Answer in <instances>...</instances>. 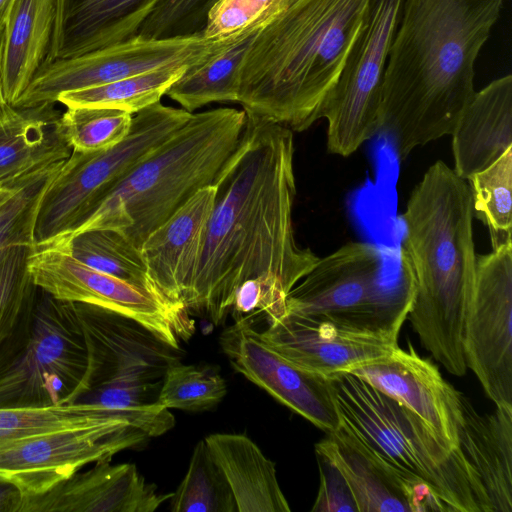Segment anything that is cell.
I'll use <instances>...</instances> for the list:
<instances>
[{
    "mask_svg": "<svg viewBox=\"0 0 512 512\" xmlns=\"http://www.w3.org/2000/svg\"><path fill=\"white\" fill-rule=\"evenodd\" d=\"M261 29L243 31L215 54L188 66L165 95L190 113L210 103L237 102L241 63Z\"/></svg>",
    "mask_w": 512,
    "mask_h": 512,
    "instance_id": "obj_28",
    "label": "cell"
},
{
    "mask_svg": "<svg viewBox=\"0 0 512 512\" xmlns=\"http://www.w3.org/2000/svg\"><path fill=\"white\" fill-rule=\"evenodd\" d=\"M294 137L290 129L246 114L237 148L214 186V206L184 307L216 326L236 290L259 281L286 300L320 259L295 239Z\"/></svg>",
    "mask_w": 512,
    "mask_h": 512,
    "instance_id": "obj_1",
    "label": "cell"
},
{
    "mask_svg": "<svg viewBox=\"0 0 512 512\" xmlns=\"http://www.w3.org/2000/svg\"><path fill=\"white\" fill-rule=\"evenodd\" d=\"M473 205L467 180L442 160L412 190L401 216L400 254L415 294L408 314L423 347L451 374L463 376V317L476 269Z\"/></svg>",
    "mask_w": 512,
    "mask_h": 512,
    "instance_id": "obj_3",
    "label": "cell"
},
{
    "mask_svg": "<svg viewBox=\"0 0 512 512\" xmlns=\"http://www.w3.org/2000/svg\"><path fill=\"white\" fill-rule=\"evenodd\" d=\"M320 484L311 509L313 512H358L353 494L339 470L317 456Z\"/></svg>",
    "mask_w": 512,
    "mask_h": 512,
    "instance_id": "obj_41",
    "label": "cell"
},
{
    "mask_svg": "<svg viewBox=\"0 0 512 512\" xmlns=\"http://www.w3.org/2000/svg\"><path fill=\"white\" fill-rule=\"evenodd\" d=\"M291 0H216L210 7L202 35L216 40L263 28L279 17Z\"/></svg>",
    "mask_w": 512,
    "mask_h": 512,
    "instance_id": "obj_39",
    "label": "cell"
},
{
    "mask_svg": "<svg viewBox=\"0 0 512 512\" xmlns=\"http://www.w3.org/2000/svg\"><path fill=\"white\" fill-rule=\"evenodd\" d=\"M216 0H158L139 29L145 38L202 35L207 13Z\"/></svg>",
    "mask_w": 512,
    "mask_h": 512,
    "instance_id": "obj_40",
    "label": "cell"
},
{
    "mask_svg": "<svg viewBox=\"0 0 512 512\" xmlns=\"http://www.w3.org/2000/svg\"><path fill=\"white\" fill-rule=\"evenodd\" d=\"M192 114L159 101L133 114L129 134L117 145L96 152L72 150L41 200L34 245L76 230L112 189Z\"/></svg>",
    "mask_w": 512,
    "mask_h": 512,
    "instance_id": "obj_9",
    "label": "cell"
},
{
    "mask_svg": "<svg viewBox=\"0 0 512 512\" xmlns=\"http://www.w3.org/2000/svg\"><path fill=\"white\" fill-rule=\"evenodd\" d=\"M59 119L54 103H43L14 108L0 120V186L70 156Z\"/></svg>",
    "mask_w": 512,
    "mask_h": 512,
    "instance_id": "obj_27",
    "label": "cell"
},
{
    "mask_svg": "<svg viewBox=\"0 0 512 512\" xmlns=\"http://www.w3.org/2000/svg\"><path fill=\"white\" fill-rule=\"evenodd\" d=\"M55 240L61 241L71 256L86 266L161 293L149 276L140 249L119 232L94 229Z\"/></svg>",
    "mask_w": 512,
    "mask_h": 512,
    "instance_id": "obj_30",
    "label": "cell"
},
{
    "mask_svg": "<svg viewBox=\"0 0 512 512\" xmlns=\"http://www.w3.org/2000/svg\"><path fill=\"white\" fill-rule=\"evenodd\" d=\"M245 124L243 109L216 108L193 113L66 236L110 229L140 249L147 236L197 191L214 185L237 148Z\"/></svg>",
    "mask_w": 512,
    "mask_h": 512,
    "instance_id": "obj_5",
    "label": "cell"
},
{
    "mask_svg": "<svg viewBox=\"0 0 512 512\" xmlns=\"http://www.w3.org/2000/svg\"><path fill=\"white\" fill-rule=\"evenodd\" d=\"M173 512H236L231 488L204 439L193 449L187 472L170 497Z\"/></svg>",
    "mask_w": 512,
    "mask_h": 512,
    "instance_id": "obj_34",
    "label": "cell"
},
{
    "mask_svg": "<svg viewBox=\"0 0 512 512\" xmlns=\"http://www.w3.org/2000/svg\"><path fill=\"white\" fill-rule=\"evenodd\" d=\"M11 0H0V28L4 25L5 16Z\"/></svg>",
    "mask_w": 512,
    "mask_h": 512,
    "instance_id": "obj_44",
    "label": "cell"
},
{
    "mask_svg": "<svg viewBox=\"0 0 512 512\" xmlns=\"http://www.w3.org/2000/svg\"><path fill=\"white\" fill-rule=\"evenodd\" d=\"M215 195L214 185L197 191L152 231L140 248L157 289L169 300L183 306L200 261Z\"/></svg>",
    "mask_w": 512,
    "mask_h": 512,
    "instance_id": "obj_21",
    "label": "cell"
},
{
    "mask_svg": "<svg viewBox=\"0 0 512 512\" xmlns=\"http://www.w3.org/2000/svg\"><path fill=\"white\" fill-rule=\"evenodd\" d=\"M96 462L49 491L25 497L22 512H154L172 493L146 482L135 464Z\"/></svg>",
    "mask_w": 512,
    "mask_h": 512,
    "instance_id": "obj_20",
    "label": "cell"
},
{
    "mask_svg": "<svg viewBox=\"0 0 512 512\" xmlns=\"http://www.w3.org/2000/svg\"><path fill=\"white\" fill-rule=\"evenodd\" d=\"M34 243L13 246L0 260V346L33 302L37 286L28 269Z\"/></svg>",
    "mask_w": 512,
    "mask_h": 512,
    "instance_id": "obj_38",
    "label": "cell"
},
{
    "mask_svg": "<svg viewBox=\"0 0 512 512\" xmlns=\"http://www.w3.org/2000/svg\"><path fill=\"white\" fill-rule=\"evenodd\" d=\"M188 66L170 65L111 83L63 92L57 102L68 107H103L131 114L159 102Z\"/></svg>",
    "mask_w": 512,
    "mask_h": 512,
    "instance_id": "obj_32",
    "label": "cell"
},
{
    "mask_svg": "<svg viewBox=\"0 0 512 512\" xmlns=\"http://www.w3.org/2000/svg\"><path fill=\"white\" fill-rule=\"evenodd\" d=\"M226 393L225 380L213 369L176 359L165 370L157 403L167 409L205 411L217 406Z\"/></svg>",
    "mask_w": 512,
    "mask_h": 512,
    "instance_id": "obj_35",
    "label": "cell"
},
{
    "mask_svg": "<svg viewBox=\"0 0 512 512\" xmlns=\"http://www.w3.org/2000/svg\"><path fill=\"white\" fill-rule=\"evenodd\" d=\"M505 0H403L384 70L378 134L399 160L451 135Z\"/></svg>",
    "mask_w": 512,
    "mask_h": 512,
    "instance_id": "obj_2",
    "label": "cell"
},
{
    "mask_svg": "<svg viewBox=\"0 0 512 512\" xmlns=\"http://www.w3.org/2000/svg\"><path fill=\"white\" fill-rule=\"evenodd\" d=\"M149 437L129 420L109 415L81 426L63 428L0 449V477L17 485L25 497L38 496L89 463L111 460Z\"/></svg>",
    "mask_w": 512,
    "mask_h": 512,
    "instance_id": "obj_14",
    "label": "cell"
},
{
    "mask_svg": "<svg viewBox=\"0 0 512 512\" xmlns=\"http://www.w3.org/2000/svg\"><path fill=\"white\" fill-rule=\"evenodd\" d=\"M473 215L488 228L492 250L512 244V147L467 179Z\"/></svg>",
    "mask_w": 512,
    "mask_h": 512,
    "instance_id": "obj_33",
    "label": "cell"
},
{
    "mask_svg": "<svg viewBox=\"0 0 512 512\" xmlns=\"http://www.w3.org/2000/svg\"><path fill=\"white\" fill-rule=\"evenodd\" d=\"M512 244L477 255L462 331L467 368L495 406H512Z\"/></svg>",
    "mask_w": 512,
    "mask_h": 512,
    "instance_id": "obj_13",
    "label": "cell"
},
{
    "mask_svg": "<svg viewBox=\"0 0 512 512\" xmlns=\"http://www.w3.org/2000/svg\"><path fill=\"white\" fill-rule=\"evenodd\" d=\"M3 28H4V25L0 28V55H1ZM13 109H14V107L8 105L5 102V100L2 96L1 87H0V120L5 118L6 116H8L13 111Z\"/></svg>",
    "mask_w": 512,
    "mask_h": 512,
    "instance_id": "obj_43",
    "label": "cell"
},
{
    "mask_svg": "<svg viewBox=\"0 0 512 512\" xmlns=\"http://www.w3.org/2000/svg\"><path fill=\"white\" fill-rule=\"evenodd\" d=\"M340 418L383 459L426 482L450 512H491L479 476L418 416L361 378L332 375Z\"/></svg>",
    "mask_w": 512,
    "mask_h": 512,
    "instance_id": "obj_6",
    "label": "cell"
},
{
    "mask_svg": "<svg viewBox=\"0 0 512 512\" xmlns=\"http://www.w3.org/2000/svg\"><path fill=\"white\" fill-rule=\"evenodd\" d=\"M87 364L75 303L37 287L33 302L0 346V408L70 404Z\"/></svg>",
    "mask_w": 512,
    "mask_h": 512,
    "instance_id": "obj_8",
    "label": "cell"
},
{
    "mask_svg": "<svg viewBox=\"0 0 512 512\" xmlns=\"http://www.w3.org/2000/svg\"><path fill=\"white\" fill-rule=\"evenodd\" d=\"M415 294L400 253L349 242L320 258L288 293L286 312L323 316L398 339Z\"/></svg>",
    "mask_w": 512,
    "mask_h": 512,
    "instance_id": "obj_7",
    "label": "cell"
},
{
    "mask_svg": "<svg viewBox=\"0 0 512 512\" xmlns=\"http://www.w3.org/2000/svg\"><path fill=\"white\" fill-rule=\"evenodd\" d=\"M372 0H291L254 37L240 67L246 114L303 132L335 84Z\"/></svg>",
    "mask_w": 512,
    "mask_h": 512,
    "instance_id": "obj_4",
    "label": "cell"
},
{
    "mask_svg": "<svg viewBox=\"0 0 512 512\" xmlns=\"http://www.w3.org/2000/svg\"><path fill=\"white\" fill-rule=\"evenodd\" d=\"M162 380L130 376L102 383L78 395L71 404L89 405L121 416L149 438L172 429L175 418L170 409L157 403Z\"/></svg>",
    "mask_w": 512,
    "mask_h": 512,
    "instance_id": "obj_29",
    "label": "cell"
},
{
    "mask_svg": "<svg viewBox=\"0 0 512 512\" xmlns=\"http://www.w3.org/2000/svg\"><path fill=\"white\" fill-rule=\"evenodd\" d=\"M84 333L88 364L73 400L102 383L130 376L162 380L168 365L178 359L172 347L144 326L121 314L75 303Z\"/></svg>",
    "mask_w": 512,
    "mask_h": 512,
    "instance_id": "obj_18",
    "label": "cell"
},
{
    "mask_svg": "<svg viewBox=\"0 0 512 512\" xmlns=\"http://www.w3.org/2000/svg\"><path fill=\"white\" fill-rule=\"evenodd\" d=\"M315 453L342 474L358 512H450L426 482L383 459L341 418L338 427L315 444Z\"/></svg>",
    "mask_w": 512,
    "mask_h": 512,
    "instance_id": "obj_16",
    "label": "cell"
},
{
    "mask_svg": "<svg viewBox=\"0 0 512 512\" xmlns=\"http://www.w3.org/2000/svg\"><path fill=\"white\" fill-rule=\"evenodd\" d=\"M251 317L235 320L219 337L232 367L277 401L328 433L340 423L333 376L292 363L252 327Z\"/></svg>",
    "mask_w": 512,
    "mask_h": 512,
    "instance_id": "obj_15",
    "label": "cell"
},
{
    "mask_svg": "<svg viewBox=\"0 0 512 512\" xmlns=\"http://www.w3.org/2000/svg\"><path fill=\"white\" fill-rule=\"evenodd\" d=\"M28 269L35 285L53 297L126 316L175 350L195 331V322L183 305L86 266L72 257L59 240L34 245Z\"/></svg>",
    "mask_w": 512,
    "mask_h": 512,
    "instance_id": "obj_10",
    "label": "cell"
},
{
    "mask_svg": "<svg viewBox=\"0 0 512 512\" xmlns=\"http://www.w3.org/2000/svg\"><path fill=\"white\" fill-rule=\"evenodd\" d=\"M460 449L476 470L491 512H512V406L480 413L464 394Z\"/></svg>",
    "mask_w": 512,
    "mask_h": 512,
    "instance_id": "obj_24",
    "label": "cell"
},
{
    "mask_svg": "<svg viewBox=\"0 0 512 512\" xmlns=\"http://www.w3.org/2000/svg\"><path fill=\"white\" fill-rule=\"evenodd\" d=\"M133 114L103 107H68L60 115L62 135L72 150L96 152L109 149L127 137Z\"/></svg>",
    "mask_w": 512,
    "mask_h": 512,
    "instance_id": "obj_36",
    "label": "cell"
},
{
    "mask_svg": "<svg viewBox=\"0 0 512 512\" xmlns=\"http://www.w3.org/2000/svg\"><path fill=\"white\" fill-rule=\"evenodd\" d=\"M157 2L56 0L54 30L43 64L79 56L136 36Z\"/></svg>",
    "mask_w": 512,
    "mask_h": 512,
    "instance_id": "obj_22",
    "label": "cell"
},
{
    "mask_svg": "<svg viewBox=\"0 0 512 512\" xmlns=\"http://www.w3.org/2000/svg\"><path fill=\"white\" fill-rule=\"evenodd\" d=\"M403 0H372L343 68L322 102L330 154L348 157L378 134L384 70Z\"/></svg>",
    "mask_w": 512,
    "mask_h": 512,
    "instance_id": "obj_11",
    "label": "cell"
},
{
    "mask_svg": "<svg viewBox=\"0 0 512 512\" xmlns=\"http://www.w3.org/2000/svg\"><path fill=\"white\" fill-rule=\"evenodd\" d=\"M65 160L40 166L0 186V260L13 246L34 243L41 200Z\"/></svg>",
    "mask_w": 512,
    "mask_h": 512,
    "instance_id": "obj_31",
    "label": "cell"
},
{
    "mask_svg": "<svg viewBox=\"0 0 512 512\" xmlns=\"http://www.w3.org/2000/svg\"><path fill=\"white\" fill-rule=\"evenodd\" d=\"M56 0H11L3 28L0 87L12 106L44 63L54 30Z\"/></svg>",
    "mask_w": 512,
    "mask_h": 512,
    "instance_id": "obj_25",
    "label": "cell"
},
{
    "mask_svg": "<svg viewBox=\"0 0 512 512\" xmlns=\"http://www.w3.org/2000/svg\"><path fill=\"white\" fill-rule=\"evenodd\" d=\"M451 135L453 170L464 180L512 147V76L475 91Z\"/></svg>",
    "mask_w": 512,
    "mask_h": 512,
    "instance_id": "obj_23",
    "label": "cell"
},
{
    "mask_svg": "<svg viewBox=\"0 0 512 512\" xmlns=\"http://www.w3.org/2000/svg\"><path fill=\"white\" fill-rule=\"evenodd\" d=\"M240 34L216 40L205 39L203 35L153 39L137 34L79 56L54 60L41 66L13 107L55 103L63 92L111 83L170 65L191 66L215 54Z\"/></svg>",
    "mask_w": 512,
    "mask_h": 512,
    "instance_id": "obj_12",
    "label": "cell"
},
{
    "mask_svg": "<svg viewBox=\"0 0 512 512\" xmlns=\"http://www.w3.org/2000/svg\"><path fill=\"white\" fill-rule=\"evenodd\" d=\"M393 398L418 416L451 447L460 449L462 393L438 367L420 356L412 343L387 356L357 365L348 372Z\"/></svg>",
    "mask_w": 512,
    "mask_h": 512,
    "instance_id": "obj_19",
    "label": "cell"
},
{
    "mask_svg": "<svg viewBox=\"0 0 512 512\" xmlns=\"http://www.w3.org/2000/svg\"><path fill=\"white\" fill-rule=\"evenodd\" d=\"M24 500L17 485L0 477V512H22Z\"/></svg>",
    "mask_w": 512,
    "mask_h": 512,
    "instance_id": "obj_42",
    "label": "cell"
},
{
    "mask_svg": "<svg viewBox=\"0 0 512 512\" xmlns=\"http://www.w3.org/2000/svg\"><path fill=\"white\" fill-rule=\"evenodd\" d=\"M109 415L114 414L81 404L44 408H0V449L31 436L85 425Z\"/></svg>",
    "mask_w": 512,
    "mask_h": 512,
    "instance_id": "obj_37",
    "label": "cell"
},
{
    "mask_svg": "<svg viewBox=\"0 0 512 512\" xmlns=\"http://www.w3.org/2000/svg\"><path fill=\"white\" fill-rule=\"evenodd\" d=\"M260 335L292 363L325 376L385 357L398 346V339L377 331L288 312Z\"/></svg>",
    "mask_w": 512,
    "mask_h": 512,
    "instance_id": "obj_17",
    "label": "cell"
},
{
    "mask_svg": "<svg viewBox=\"0 0 512 512\" xmlns=\"http://www.w3.org/2000/svg\"><path fill=\"white\" fill-rule=\"evenodd\" d=\"M210 454L223 472L238 512H289L274 462L249 437L213 433L204 438Z\"/></svg>",
    "mask_w": 512,
    "mask_h": 512,
    "instance_id": "obj_26",
    "label": "cell"
}]
</instances>
